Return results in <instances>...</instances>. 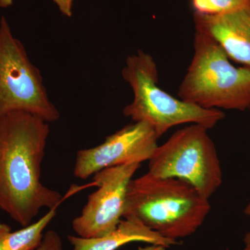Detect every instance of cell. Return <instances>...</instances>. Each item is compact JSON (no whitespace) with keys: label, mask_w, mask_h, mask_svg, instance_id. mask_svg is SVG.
Segmentation results:
<instances>
[{"label":"cell","mask_w":250,"mask_h":250,"mask_svg":"<svg viewBox=\"0 0 250 250\" xmlns=\"http://www.w3.org/2000/svg\"><path fill=\"white\" fill-rule=\"evenodd\" d=\"M166 248L156 245H149L146 247H140L137 250H166Z\"/></svg>","instance_id":"9a60e30c"},{"label":"cell","mask_w":250,"mask_h":250,"mask_svg":"<svg viewBox=\"0 0 250 250\" xmlns=\"http://www.w3.org/2000/svg\"><path fill=\"white\" fill-rule=\"evenodd\" d=\"M194 13L225 14L250 6V0H190Z\"/></svg>","instance_id":"7c38bea8"},{"label":"cell","mask_w":250,"mask_h":250,"mask_svg":"<svg viewBox=\"0 0 250 250\" xmlns=\"http://www.w3.org/2000/svg\"><path fill=\"white\" fill-rule=\"evenodd\" d=\"M159 139L149 125L134 122L106 138L95 147L77 153L74 174L86 179L108 167L148 161L158 147Z\"/></svg>","instance_id":"ba28073f"},{"label":"cell","mask_w":250,"mask_h":250,"mask_svg":"<svg viewBox=\"0 0 250 250\" xmlns=\"http://www.w3.org/2000/svg\"><path fill=\"white\" fill-rule=\"evenodd\" d=\"M244 212L247 215H249V216H250V198L249 202H248V205L246 206V208H245Z\"/></svg>","instance_id":"ac0fdd59"},{"label":"cell","mask_w":250,"mask_h":250,"mask_svg":"<svg viewBox=\"0 0 250 250\" xmlns=\"http://www.w3.org/2000/svg\"><path fill=\"white\" fill-rule=\"evenodd\" d=\"M208 130L192 124L176 131L156 147L147 173L184 181L209 200L223 183V171Z\"/></svg>","instance_id":"5b68a950"},{"label":"cell","mask_w":250,"mask_h":250,"mask_svg":"<svg viewBox=\"0 0 250 250\" xmlns=\"http://www.w3.org/2000/svg\"><path fill=\"white\" fill-rule=\"evenodd\" d=\"M14 0H0V7L8 8L14 3Z\"/></svg>","instance_id":"e0dca14e"},{"label":"cell","mask_w":250,"mask_h":250,"mask_svg":"<svg viewBox=\"0 0 250 250\" xmlns=\"http://www.w3.org/2000/svg\"><path fill=\"white\" fill-rule=\"evenodd\" d=\"M54 2L58 6L59 11L67 17L72 16V6L74 0H53Z\"/></svg>","instance_id":"5bb4252c"},{"label":"cell","mask_w":250,"mask_h":250,"mask_svg":"<svg viewBox=\"0 0 250 250\" xmlns=\"http://www.w3.org/2000/svg\"><path fill=\"white\" fill-rule=\"evenodd\" d=\"M194 53L178 98L207 109L250 108V67H236L210 36L195 30Z\"/></svg>","instance_id":"3957f363"},{"label":"cell","mask_w":250,"mask_h":250,"mask_svg":"<svg viewBox=\"0 0 250 250\" xmlns=\"http://www.w3.org/2000/svg\"><path fill=\"white\" fill-rule=\"evenodd\" d=\"M22 111L48 123L60 114L49 100L39 69L31 62L21 41L13 34L7 20L0 19V118Z\"/></svg>","instance_id":"8992f818"},{"label":"cell","mask_w":250,"mask_h":250,"mask_svg":"<svg viewBox=\"0 0 250 250\" xmlns=\"http://www.w3.org/2000/svg\"><path fill=\"white\" fill-rule=\"evenodd\" d=\"M208 199L184 181L146 173L130 182L124 216L171 241L191 236L210 213Z\"/></svg>","instance_id":"7a4b0ae2"},{"label":"cell","mask_w":250,"mask_h":250,"mask_svg":"<svg viewBox=\"0 0 250 250\" xmlns=\"http://www.w3.org/2000/svg\"><path fill=\"white\" fill-rule=\"evenodd\" d=\"M36 250H63L62 238L54 230L44 233L40 246Z\"/></svg>","instance_id":"4fadbf2b"},{"label":"cell","mask_w":250,"mask_h":250,"mask_svg":"<svg viewBox=\"0 0 250 250\" xmlns=\"http://www.w3.org/2000/svg\"><path fill=\"white\" fill-rule=\"evenodd\" d=\"M49 123L26 111L0 118V208L22 227L43 208H58L63 198L41 181Z\"/></svg>","instance_id":"6da1fadb"},{"label":"cell","mask_w":250,"mask_h":250,"mask_svg":"<svg viewBox=\"0 0 250 250\" xmlns=\"http://www.w3.org/2000/svg\"><path fill=\"white\" fill-rule=\"evenodd\" d=\"M195 30L210 36L229 58L250 67V6L225 14L194 13Z\"/></svg>","instance_id":"9c48e42d"},{"label":"cell","mask_w":250,"mask_h":250,"mask_svg":"<svg viewBox=\"0 0 250 250\" xmlns=\"http://www.w3.org/2000/svg\"><path fill=\"white\" fill-rule=\"evenodd\" d=\"M72 250H116L132 242H142L167 248L179 245V241H171L148 228L134 217H125L114 230L97 238H85L69 236Z\"/></svg>","instance_id":"30bf717a"},{"label":"cell","mask_w":250,"mask_h":250,"mask_svg":"<svg viewBox=\"0 0 250 250\" xmlns=\"http://www.w3.org/2000/svg\"><path fill=\"white\" fill-rule=\"evenodd\" d=\"M243 242H244L243 250H250V231L245 235Z\"/></svg>","instance_id":"2e32d148"},{"label":"cell","mask_w":250,"mask_h":250,"mask_svg":"<svg viewBox=\"0 0 250 250\" xmlns=\"http://www.w3.org/2000/svg\"><path fill=\"white\" fill-rule=\"evenodd\" d=\"M57 213V208L49 209L36 223L16 231L0 221V250H36L42 243L44 231Z\"/></svg>","instance_id":"8fae6325"},{"label":"cell","mask_w":250,"mask_h":250,"mask_svg":"<svg viewBox=\"0 0 250 250\" xmlns=\"http://www.w3.org/2000/svg\"><path fill=\"white\" fill-rule=\"evenodd\" d=\"M141 164L108 167L93 174L98 189L88 197L82 213L72 221L77 236L91 238L114 230L124 216L130 182Z\"/></svg>","instance_id":"52a82bcc"},{"label":"cell","mask_w":250,"mask_h":250,"mask_svg":"<svg viewBox=\"0 0 250 250\" xmlns=\"http://www.w3.org/2000/svg\"><path fill=\"white\" fill-rule=\"evenodd\" d=\"M134 99L123 109L134 122L146 123L161 137L177 125L197 124L213 129L225 118L219 109H207L172 96L159 86V70L154 58L142 50L128 56L122 70Z\"/></svg>","instance_id":"277c9868"}]
</instances>
